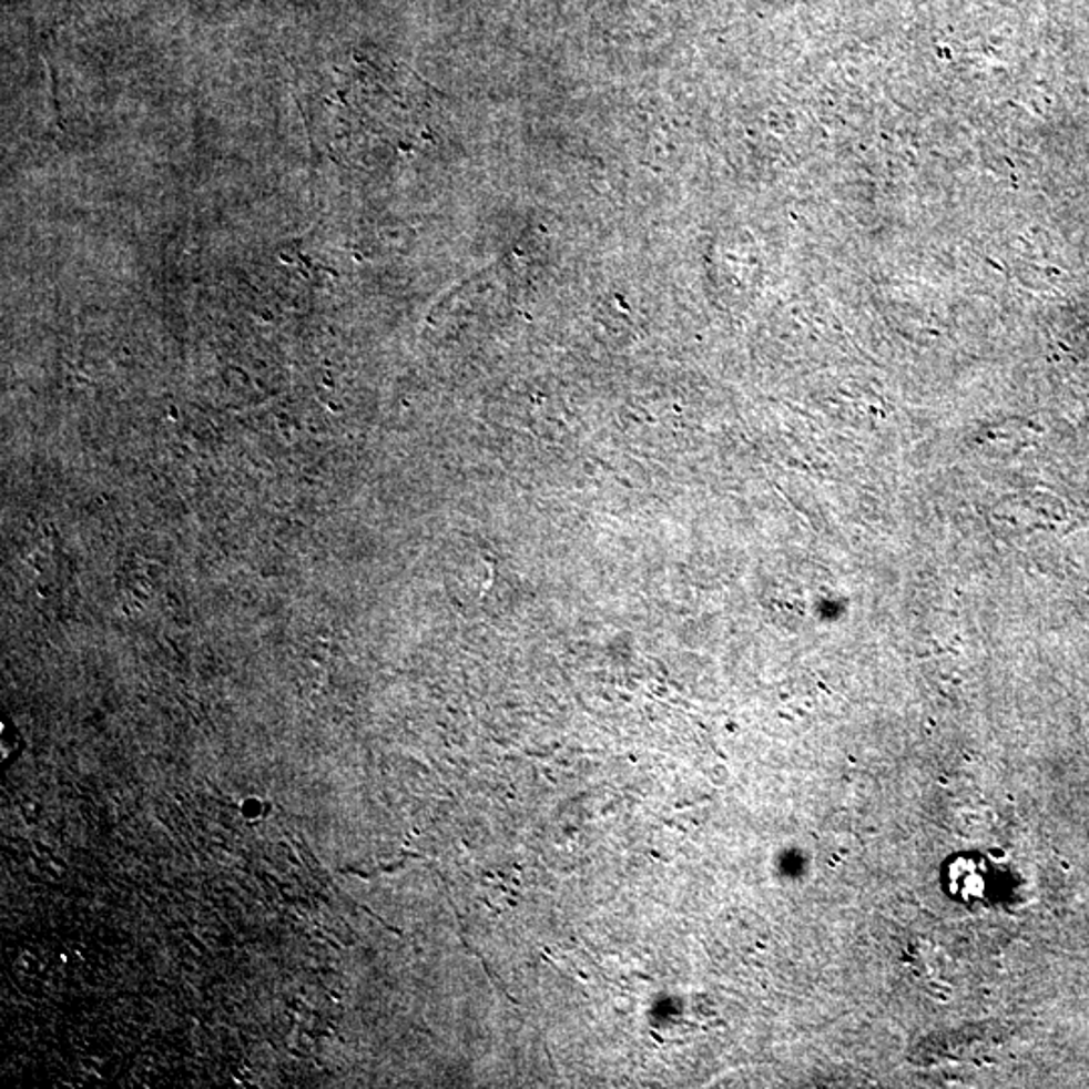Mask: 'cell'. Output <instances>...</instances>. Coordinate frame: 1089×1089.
<instances>
[{"label": "cell", "instance_id": "6da1fadb", "mask_svg": "<svg viewBox=\"0 0 1089 1089\" xmlns=\"http://www.w3.org/2000/svg\"><path fill=\"white\" fill-rule=\"evenodd\" d=\"M946 876L948 886L963 900H978L987 894V869L975 857H956Z\"/></svg>", "mask_w": 1089, "mask_h": 1089}]
</instances>
